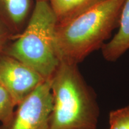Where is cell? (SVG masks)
Here are the masks:
<instances>
[{
    "instance_id": "11",
    "label": "cell",
    "mask_w": 129,
    "mask_h": 129,
    "mask_svg": "<svg viewBox=\"0 0 129 129\" xmlns=\"http://www.w3.org/2000/svg\"><path fill=\"white\" fill-rule=\"evenodd\" d=\"M13 39V35L6 25L0 20V54L4 51L8 41Z\"/></svg>"
},
{
    "instance_id": "7",
    "label": "cell",
    "mask_w": 129,
    "mask_h": 129,
    "mask_svg": "<svg viewBox=\"0 0 129 129\" xmlns=\"http://www.w3.org/2000/svg\"><path fill=\"white\" fill-rule=\"evenodd\" d=\"M119 29L112 40L102 46L105 60L114 62L129 50V0H124L119 20Z\"/></svg>"
},
{
    "instance_id": "10",
    "label": "cell",
    "mask_w": 129,
    "mask_h": 129,
    "mask_svg": "<svg viewBox=\"0 0 129 129\" xmlns=\"http://www.w3.org/2000/svg\"><path fill=\"white\" fill-rule=\"evenodd\" d=\"M109 129H129V105L111 111Z\"/></svg>"
},
{
    "instance_id": "5",
    "label": "cell",
    "mask_w": 129,
    "mask_h": 129,
    "mask_svg": "<svg viewBox=\"0 0 129 129\" xmlns=\"http://www.w3.org/2000/svg\"><path fill=\"white\" fill-rule=\"evenodd\" d=\"M44 80L23 63L0 54V84L9 91L16 106Z\"/></svg>"
},
{
    "instance_id": "4",
    "label": "cell",
    "mask_w": 129,
    "mask_h": 129,
    "mask_svg": "<svg viewBox=\"0 0 129 129\" xmlns=\"http://www.w3.org/2000/svg\"><path fill=\"white\" fill-rule=\"evenodd\" d=\"M51 78L40 83L17 105L10 119L0 129H50L53 108Z\"/></svg>"
},
{
    "instance_id": "6",
    "label": "cell",
    "mask_w": 129,
    "mask_h": 129,
    "mask_svg": "<svg viewBox=\"0 0 129 129\" xmlns=\"http://www.w3.org/2000/svg\"><path fill=\"white\" fill-rule=\"evenodd\" d=\"M30 6V0H0V20L9 29L13 39L22 32Z\"/></svg>"
},
{
    "instance_id": "12",
    "label": "cell",
    "mask_w": 129,
    "mask_h": 129,
    "mask_svg": "<svg viewBox=\"0 0 129 129\" xmlns=\"http://www.w3.org/2000/svg\"><path fill=\"white\" fill-rule=\"evenodd\" d=\"M48 1V0H36V1Z\"/></svg>"
},
{
    "instance_id": "1",
    "label": "cell",
    "mask_w": 129,
    "mask_h": 129,
    "mask_svg": "<svg viewBox=\"0 0 129 129\" xmlns=\"http://www.w3.org/2000/svg\"><path fill=\"white\" fill-rule=\"evenodd\" d=\"M124 0H105L66 23L57 25L55 50L60 62L78 64L104 44L118 25Z\"/></svg>"
},
{
    "instance_id": "8",
    "label": "cell",
    "mask_w": 129,
    "mask_h": 129,
    "mask_svg": "<svg viewBox=\"0 0 129 129\" xmlns=\"http://www.w3.org/2000/svg\"><path fill=\"white\" fill-rule=\"evenodd\" d=\"M105 0H48L57 25L72 20Z\"/></svg>"
},
{
    "instance_id": "9",
    "label": "cell",
    "mask_w": 129,
    "mask_h": 129,
    "mask_svg": "<svg viewBox=\"0 0 129 129\" xmlns=\"http://www.w3.org/2000/svg\"><path fill=\"white\" fill-rule=\"evenodd\" d=\"M16 106L9 91L0 84V121L5 124L13 114Z\"/></svg>"
},
{
    "instance_id": "2",
    "label": "cell",
    "mask_w": 129,
    "mask_h": 129,
    "mask_svg": "<svg viewBox=\"0 0 129 129\" xmlns=\"http://www.w3.org/2000/svg\"><path fill=\"white\" fill-rule=\"evenodd\" d=\"M51 91L50 129H96L99 116L96 96L78 64L60 62L51 77Z\"/></svg>"
},
{
    "instance_id": "3",
    "label": "cell",
    "mask_w": 129,
    "mask_h": 129,
    "mask_svg": "<svg viewBox=\"0 0 129 129\" xmlns=\"http://www.w3.org/2000/svg\"><path fill=\"white\" fill-rule=\"evenodd\" d=\"M57 25L48 1H37L25 29L3 53L23 63L44 80L51 78L60 63L54 43Z\"/></svg>"
}]
</instances>
